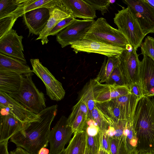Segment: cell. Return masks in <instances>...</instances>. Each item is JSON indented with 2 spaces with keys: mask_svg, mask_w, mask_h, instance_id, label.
<instances>
[{
  "mask_svg": "<svg viewBox=\"0 0 154 154\" xmlns=\"http://www.w3.org/2000/svg\"><path fill=\"white\" fill-rule=\"evenodd\" d=\"M58 105L46 107L38 114L36 120L27 123L24 128L10 139L17 147L32 154H38L48 146L50 128L57 113Z\"/></svg>",
  "mask_w": 154,
  "mask_h": 154,
  "instance_id": "cell-1",
  "label": "cell"
},
{
  "mask_svg": "<svg viewBox=\"0 0 154 154\" xmlns=\"http://www.w3.org/2000/svg\"><path fill=\"white\" fill-rule=\"evenodd\" d=\"M140 99L129 93L95 105L100 115L109 125L120 121L133 123L134 112Z\"/></svg>",
  "mask_w": 154,
  "mask_h": 154,
  "instance_id": "cell-2",
  "label": "cell"
},
{
  "mask_svg": "<svg viewBox=\"0 0 154 154\" xmlns=\"http://www.w3.org/2000/svg\"><path fill=\"white\" fill-rule=\"evenodd\" d=\"M33 72L21 74V84L18 91L9 95L27 109L38 114L46 108V99L44 94L38 89L33 82Z\"/></svg>",
  "mask_w": 154,
  "mask_h": 154,
  "instance_id": "cell-3",
  "label": "cell"
},
{
  "mask_svg": "<svg viewBox=\"0 0 154 154\" xmlns=\"http://www.w3.org/2000/svg\"><path fill=\"white\" fill-rule=\"evenodd\" d=\"M84 39L98 42L126 49L130 44L118 29L111 26L103 17L95 20Z\"/></svg>",
  "mask_w": 154,
  "mask_h": 154,
  "instance_id": "cell-4",
  "label": "cell"
},
{
  "mask_svg": "<svg viewBox=\"0 0 154 154\" xmlns=\"http://www.w3.org/2000/svg\"><path fill=\"white\" fill-rule=\"evenodd\" d=\"M118 29L127 38L130 44L137 51L146 36L130 8L118 11L113 18Z\"/></svg>",
  "mask_w": 154,
  "mask_h": 154,
  "instance_id": "cell-5",
  "label": "cell"
},
{
  "mask_svg": "<svg viewBox=\"0 0 154 154\" xmlns=\"http://www.w3.org/2000/svg\"><path fill=\"white\" fill-rule=\"evenodd\" d=\"M136 50L130 45L119 56V66L126 85L140 83V63Z\"/></svg>",
  "mask_w": 154,
  "mask_h": 154,
  "instance_id": "cell-6",
  "label": "cell"
},
{
  "mask_svg": "<svg viewBox=\"0 0 154 154\" xmlns=\"http://www.w3.org/2000/svg\"><path fill=\"white\" fill-rule=\"evenodd\" d=\"M30 62L33 72L45 84L47 94L50 99L56 101L63 99L65 91L61 83L55 78L46 67L42 65L38 59H31Z\"/></svg>",
  "mask_w": 154,
  "mask_h": 154,
  "instance_id": "cell-7",
  "label": "cell"
},
{
  "mask_svg": "<svg viewBox=\"0 0 154 154\" xmlns=\"http://www.w3.org/2000/svg\"><path fill=\"white\" fill-rule=\"evenodd\" d=\"M94 21L75 19L56 35L57 41L64 48L72 42L83 39Z\"/></svg>",
  "mask_w": 154,
  "mask_h": 154,
  "instance_id": "cell-8",
  "label": "cell"
},
{
  "mask_svg": "<svg viewBox=\"0 0 154 154\" xmlns=\"http://www.w3.org/2000/svg\"><path fill=\"white\" fill-rule=\"evenodd\" d=\"M134 14L144 34L154 33V8L145 0H125Z\"/></svg>",
  "mask_w": 154,
  "mask_h": 154,
  "instance_id": "cell-9",
  "label": "cell"
},
{
  "mask_svg": "<svg viewBox=\"0 0 154 154\" xmlns=\"http://www.w3.org/2000/svg\"><path fill=\"white\" fill-rule=\"evenodd\" d=\"M73 134L68 125L67 118L62 116L50 131L49 140L50 149L49 154H58L65 149V145L71 140Z\"/></svg>",
  "mask_w": 154,
  "mask_h": 154,
  "instance_id": "cell-10",
  "label": "cell"
},
{
  "mask_svg": "<svg viewBox=\"0 0 154 154\" xmlns=\"http://www.w3.org/2000/svg\"><path fill=\"white\" fill-rule=\"evenodd\" d=\"M70 45L75 54L81 52L95 53L107 57L119 55L125 49L121 47L85 39L72 42Z\"/></svg>",
  "mask_w": 154,
  "mask_h": 154,
  "instance_id": "cell-11",
  "label": "cell"
},
{
  "mask_svg": "<svg viewBox=\"0 0 154 154\" xmlns=\"http://www.w3.org/2000/svg\"><path fill=\"white\" fill-rule=\"evenodd\" d=\"M0 112L9 113L20 120L27 123L33 121L38 117L27 109L9 95L0 91Z\"/></svg>",
  "mask_w": 154,
  "mask_h": 154,
  "instance_id": "cell-12",
  "label": "cell"
},
{
  "mask_svg": "<svg viewBox=\"0 0 154 154\" xmlns=\"http://www.w3.org/2000/svg\"><path fill=\"white\" fill-rule=\"evenodd\" d=\"M22 35H19L12 29L0 38V53L20 60L26 63L23 54Z\"/></svg>",
  "mask_w": 154,
  "mask_h": 154,
  "instance_id": "cell-13",
  "label": "cell"
},
{
  "mask_svg": "<svg viewBox=\"0 0 154 154\" xmlns=\"http://www.w3.org/2000/svg\"><path fill=\"white\" fill-rule=\"evenodd\" d=\"M93 91L95 103L107 102L113 99L130 93L126 86L100 84L94 79Z\"/></svg>",
  "mask_w": 154,
  "mask_h": 154,
  "instance_id": "cell-14",
  "label": "cell"
},
{
  "mask_svg": "<svg viewBox=\"0 0 154 154\" xmlns=\"http://www.w3.org/2000/svg\"><path fill=\"white\" fill-rule=\"evenodd\" d=\"M140 85L143 96H154V60L144 55L140 63Z\"/></svg>",
  "mask_w": 154,
  "mask_h": 154,
  "instance_id": "cell-15",
  "label": "cell"
},
{
  "mask_svg": "<svg viewBox=\"0 0 154 154\" xmlns=\"http://www.w3.org/2000/svg\"><path fill=\"white\" fill-rule=\"evenodd\" d=\"M23 17L29 34L39 35L47 23L50 11L46 8H37L25 13Z\"/></svg>",
  "mask_w": 154,
  "mask_h": 154,
  "instance_id": "cell-16",
  "label": "cell"
},
{
  "mask_svg": "<svg viewBox=\"0 0 154 154\" xmlns=\"http://www.w3.org/2000/svg\"><path fill=\"white\" fill-rule=\"evenodd\" d=\"M0 113V142L8 141L28 123L23 122L9 113Z\"/></svg>",
  "mask_w": 154,
  "mask_h": 154,
  "instance_id": "cell-17",
  "label": "cell"
},
{
  "mask_svg": "<svg viewBox=\"0 0 154 154\" xmlns=\"http://www.w3.org/2000/svg\"><path fill=\"white\" fill-rule=\"evenodd\" d=\"M48 9L50 11V17L47 23L36 39H41L42 45L47 44L48 42V34L52 29L60 21L72 16L62 2L53 8Z\"/></svg>",
  "mask_w": 154,
  "mask_h": 154,
  "instance_id": "cell-18",
  "label": "cell"
},
{
  "mask_svg": "<svg viewBox=\"0 0 154 154\" xmlns=\"http://www.w3.org/2000/svg\"><path fill=\"white\" fill-rule=\"evenodd\" d=\"M89 116L88 109L84 103L78 101L72 107V112L67 118L68 125L74 134L84 131Z\"/></svg>",
  "mask_w": 154,
  "mask_h": 154,
  "instance_id": "cell-19",
  "label": "cell"
},
{
  "mask_svg": "<svg viewBox=\"0 0 154 154\" xmlns=\"http://www.w3.org/2000/svg\"><path fill=\"white\" fill-rule=\"evenodd\" d=\"M61 2L75 19L94 20L97 17L96 11L85 0H61Z\"/></svg>",
  "mask_w": 154,
  "mask_h": 154,
  "instance_id": "cell-20",
  "label": "cell"
},
{
  "mask_svg": "<svg viewBox=\"0 0 154 154\" xmlns=\"http://www.w3.org/2000/svg\"><path fill=\"white\" fill-rule=\"evenodd\" d=\"M21 74L0 70V91L10 95L17 92L20 87Z\"/></svg>",
  "mask_w": 154,
  "mask_h": 154,
  "instance_id": "cell-21",
  "label": "cell"
},
{
  "mask_svg": "<svg viewBox=\"0 0 154 154\" xmlns=\"http://www.w3.org/2000/svg\"><path fill=\"white\" fill-rule=\"evenodd\" d=\"M0 70L20 74L33 72L26 63L0 53Z\"/></svg>",
  "mask_w": 154,
  "mask_h": 154,
  "instance_id": "cell-22",
  "label": "cell"
},
{
  "mask_svg": "<svg viewBox=\"0 0 154 154\" xmlns=\"http://www.w3.org/2000/svg\"><path fill=\"white\" fill-rule=\"evenodd\" d=\"M105 57L100 70L95 80L100 84L107 82L113 70L120 64L119 56Z\"/></svg>",
  "mask_w": 154,
  "mask_h": 154,
  "instance_id": "cell-23",
  "label": "cell"
},
{
  "mask_svg": "<svg viewBox=\"0 0 154 154\" xmlns=\"http://www.w3.org/2000/svg\"><path fill=\"white\" fill-rule=\"evenodd\" d=\"M86 147V134L83 131L74 134L65 148L66 154H85Z\"/></svg>",
  "mask_w": 154,
  "mask_h": 154,
  "instance_id": "cell-24",
  "label": "cell"
},
{
  "mask_svg": "<svg viewBox=\"0 0 154 154\" xmlns=\"http://www.w3.org/2000/svg\"><path fill=\"white\" fill-rule=\"evenodd\" d=\"M94 81V79H91L86 83L78 97V101L84 103L88 107L89 116L96 104L93 91Z\"/></svg>",
  "mask_w": 154,
  "mask_h": 154,
  "instance_id": "cell-25",
  "label": "cell"
},
{
  "mask_svg": "<svg viewBox=\"0 0 154 154\" xmlns=\"http://www.w3.org/2000/svg\"><path fill=\"white\" fill-rule=\"evenodd\" d=\"M24 13L23 7L16 12L0 19V38L12 29L15 21Z\"/></svg>",
  "mask_w": 154,
  "mask_h": 154,
  "instance_id": "cell-26",
  "label": "cell"
},
{
  "mask_svg": "<svg viewBox=\"0 0 154 154\" xmlns=\"http://www.w3.org/2000/svg\"><path fill=\"white\" fill-rule=\"evenodd\" d=\"M122 140L130 150L137 151L138 139L132 123L127 122L124 129Z\"/></svg>",
  "mask_w": 154,
  "mask_h": 154,
  "instance_id": "cell-27",
  "label": "cell"
},
{
  "mask_svg": "<svg viewBox=\"0 0 154 154\" xmlns=\"http://www.w3.org/2000/svg\"><path fill=\"white\" fill-rule=\"evenodd\" d=\"M26 0H0V19L24 7Z\"/></svg>",
  "mask_w": 154,
  "mask_h": 154,
  "instance_id": "cell-28",
  "label": "cell"
},
{
  "mask_svg": "<svg viewBox=\"0 0 154 154\" xmlns=\"http://www.w3.org/2000/svg\"><path fill=\"white\" fill-rule=\"evenodd\" d=\"M61 2V0H26L23 7L24 13L40 8H51Z\"/></svg>",
  "mask_w": 154,
  "mask_h": 154,
  "instance_id": "cell-29",
  "label": "cell"
},
{
  "mask_svg": "<svg viewBox=\"0 0 154 154\" xmlns=\"http://www.w3.org/2000/svg\"><path fill=\"white\" fill-rule=\"evenodd\" d=\"M110 152L111 154H137V152L130 150L122 139L111 137Z\"/></svg>",
  "mask_w": 154,
  "mask_h": 154,
  "instance_id": "cell-30",
  "label": "cell"
},
{
  "mask_svg": "<svg viewBox=\"0 0 154 154\" xmlns=\"http://www.w3.org/2000/svg\"><path fill=\"white\" fill-rule=\"evenodd\" d=\"M141 54L150 57L154 60V38L147 37L140 45Z\"/></svg>",
  "mask_w": 154,
  "mask_h": 154,
  "instance_id": "cell-31",
  "label": "cell"
},
{
  "mask_svg": "<svg viewBox=\"0 0 154 154\" xmlns=\"http://www.w3.org/2000/svg\"><path fill=\"white\" fill-rule=\"evenodd\" d=\"M100 132L101 131L95 136H90L86 134V146L93 154H97L100 149Z\"/></svg>",
  "mask_w": 154,
  "mask_h": 154,
  "instance_id": "cell-32",
  "label": "cell"
},
{
  "mask_svg": "<svg viewBox=\"0 0 154 154\" xmlns=\"http://www.w3.org/2000/svg\"><path fill=\"white\" fill-rule=\"evenodd\" d=\"M110 0H85V1L90 5L93 8L100 11L102 14L104 15L106 13L111 4Z\"/></svg>",
  "mask_w": 154,
  "mask_h": 154,
  "instance_id": "cell-33",
  "label": "cell"
},
{
  "mask_svg": "<svg viewBox=\"0 0 154 154\" xmlns=\"http://www.w3.org/2000/svg\"><path fill=\"white\" fill-rule=\"evenodd\" d=\"M89 117L92 119L97 123L101 131L106 132L108 130L109 125L100 115L96 105Z\"/></svg>",
  "mask_w": 154,
  "mask_h": 154,
  "instance_id": "cell-34",
  "label": "cell"
},
{
  "mask_svg": "<svg viewBox=\"0 0 154 154\" xmlns=\"http://www.w3.org/2000/svg\"><path fill=\"white\" fill-rule=\"evenodd\" d=\"M105 84L126 86L119 66L113 70L107 81Z\"/></svg>",
  "mask_w": 154,
  "mask_h": 154,
  "instance_id": "cell-35",
  "label": "cell"
},
{
  "mask_svg": "<svg viewBox=\"0 0 154 154\" xmlns=\"http://www.w3.org/2000/svg\"><path fill=\"white\" fill-rule=\"evenodd\" d=\"M72 16L66 18L59 22L48 34L50 35H57L61 31L68 25L74 19Z\"/></svg>",
  "mask_w": 154,
  "mask_h": 154,
  "instance_id": "cell-36",
  "label": "cell"
},
{
  "mask_svg": "<svg viewBox=\"0 0 154 154\" xmlns=\"http://www.w3.org/2000/svg\"><path fill=\"white\" fill-rule=\"evenodd\" d=\"M110 141L111 137L106 132L101 131L100 149L110 152Z\"/></svg>",
  "mask_w": 154,
  "mask_h": 154,
  "instance_id": "cell-37",
  "label": "cell"
},
{
  "mask_svg": "<svg viewBox=\"0 0 154 154\" xmlns=\"http://www.w3.org/2000/svg\"><path fill=\"white\" fill-rule=\"evenodd\" d=\"M130 93L137 97L141 98L144 97L142 93L140 83L133 85L129 88Z\"/></svg>",
  "mask_w": 154,
  "mask_h": 154,
  "instance_id": "cell-38",
  "label": "cell"
},
{
  "mask_svg": "<svg viewBox=\"0 0 154 154\" xmlns=\"http://www.w3.org/2000/svg\"><path fill=\"white\" fill-rule=\"evenodd\" d=\"M8 141L0 142V154H9L8 149Z\"/></svg>",
  "mask_w": 154,
  "mask_h": 154,
  "instance_id": "cell-39",
  "label": "cell"
},
{
  "mask_svg": "<svg viewBox=\"0 0 154 154\" xmlns=\"http://www.w3.org/2000/svg\"><path fill=\"white\" fill-rule=\"evenodd\" d=\"M9 154H32L24 149L20 147H17L16 148L11 151Z\"/></svg>",
  "mask_w": 154,
  "mask_h": 154,
  "instance_id": "cell-40",
  "label": "cell"
},
{
  "mask_svg": "<svg viewBox=\"0 0 154 154\" xmlns=\"http://www.w3.org/2000/svg\"><path fill=\"white\" fill-rule=\"evenodd\" d=\"M49 151L45 147L42 148L39 151L38 154H49Z\"/></svg>",
  "mask_w": 154,
  "mask_h": 154,
  "instance_id": "cell-41",
  "label": "cell"
},
{
  "mask_svg": "<svg viewBox=\"0 0 154 154\" xmlns=\"http://www.w3.org/2000/svg\"><path fill=\"white\" fill-rule=\"evenodd\" d=\"M97 154H111V152H108L103 149H100Z\"/></svg>",
  "mask_w": 154,
  "mask_h": 154,
  "instance_id": "cell-42",
  "label": "cell"
},
{
  "mask_svg": "<svg viewBox=\"0 0 154 154\" xmlns=\"http://www.w3.org/2000/svg\"><path fill=\"white\" fill-rule=\"evenodd\" d=\"M151 6L154 8V0H145Z\"/></svg>",
  "mask_w": 154,
  "mask_h": 154,
  "instance_id": "cell-43",
  "label": "cell"
},
{
  "mask_svg": "<svg viewBox=\"0 0 154 154\" xmlns=\"http://www.w3.org/2000/svg\"><path fill=\"white\" fill-rule=\"evenodd\" d=\"M137 154H154V153L151 151L137 152Z\"/></svg>",
  "mask_w": 154,
  "mask_h": 154,
  "instance_id": "cell-44",
  "label": "cell"
},
{
  "mask_svg": "<svg viewBox=\"0 0 154 154\" xmlns=\"http://www.w3.org/2000/svg\"><path fill=\"white\" fill-rule=\"evenodd\" d=\"M85 154H93V153L86 146Z\"/></svg>",
  "mask_w": 154,
  "mask_h": 154,
  "instance_id": "cell-45",
  "label": "cell"
},
{
  "mask_svg": "<svg viewBox=\"0 0 154 154\" xmlns=\"http://www.w3.org/2000/svg\"><path fill=\"white\" fill-rule=\"evenodd\" d=\"M58 154H66L65 148L62 151Z\"/></svg>",
  "mask_w": 154,
  "mask_h": 154,
  "instance_id": "cell-46",
  "label": "cell"
}]
</instances>
